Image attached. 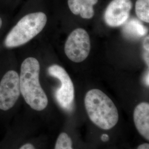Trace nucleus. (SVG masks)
I'll return each instance as SVG.
<instances>
[{"instance_id":"f03ea898","label":"nucleus","mask_w":149,"mask_h":149,"mask_svg":"<svg viewBox=\"0 0 149 149\" xmlns=\"http://www.w3.org/2000/svg\"><path fill=\"white\" fill-rule=\"evenodd\" d=\"M85 106L91 120L99 128L109 130L117 124L119 114L117 107L100 90L92 89L87 92Z\"/></svg>"},{"instance_id":"f3484780","label":"nucleus","mask_w":149,"mask_h":149,"mask_svg":"<svg viewBox=\"0 0 149 149\" xmlns=\"http://www.w3.org/2000/svg\"><path fill=\"white\" fill-rule=\"evenodd\" d=\"M2 19L0 18V29H1V28L2 27Z\"/></svg>"},{"instance_id":"7ed1b4c3","label":"nucleus","mask_w":149,"mask_h":149,"mask_svg":"<svg viewBox=\"0 0 149 149\" xmlns=\"http://www.w3.org/2000/svg\"><path fill=\"white\" fill-rule=\"evenodd\" d=\"M47 17L42 12L24 16L8 33L4 42L6 47L16 48L29 42L45 26Z\"/></svg>"},{"instance_id":"f257e3e1","label":"nucleus","mask_w":149,"mask_h":149,"mask_svg":"<svg viewBox=\"0 0 149 149\" xmlns=\"http://www.w3.org/2000/svg\"><path fill=\"white\" fill-rule=\"evenodd\" d=\"M40 64L34 58H28L22 63L19 76L21 93L33 109L41 111L48 106V99L39 82Z\"/></svg>"},{"instance_id":"9d476101","label":"nucleus","mask_w":149,"mask_h":149,"mask_svg":"<svg viewBox=\"0 0 149 149\" xmlns=\"http://www.w3.org/2000/svg\"><path fill=\"white\" fill-rule=\"evenodd\" d=\"M135 13L139 18L145 23H149V0H137L135 6Z\"/></svg>"},{"instance_id":"f8f14e48","label":"nucleus","mask_w":149,"mask_h":149,"mask_svg":"<svg viewBox=\"0 0 149 149\" xmlns=\"http://www.w3.org/2000/svg\"><path fill=\"white\" fill-rule=\"evenodd\" d=\"M55 149H73L72 140L66 133H61L59 135Z\"/></svg>"},{"instance_id":"ddd939ff","label":"nucleus","mask_w":149,"mask_h":149,"mask_svg":"<svg viewBox=\"0 0 149 149\" xmlns=\"http://www.w3.org/2000/svg\"><path fill=\"white\" fill-rule=\"evenodd\" d=\"M19 149H36L35 148V147L31 144H24L23 146H22Z\"/></svg>"},{"instance_id":"0eeeda50","label":"nucleus","mask_w":149,"mask_h":149,"mask_svg":"<svg viewBox=\"0 0 149 149\" xmlns=\"http://www.w3.org/2000/svg\"><path fill=\"white\" fill-rule=\"evenodd\" d=\"M133 3L131 0H112L107 7L104 21L111 27L120 26L129 17Z\"/></svg>"},{"instance_id":"423d86ee","label":"nucleus","mask_w":149,"mask_h":149,"mask_svg":"<svg viewBox=\"0 0 149 149\" xmlns=\"http://www.w3.org/2000/svg\"><path fill=\"white\" fill-rule=\"evenodd\" d=\"M48 71L49 74L61 82V87L56 92L59 104L65 109H69L74 98V87L69 75L63 67L56 64L49 66Z\"/></svg>"},{"instance_id":"1a4fd4ad","label":"nucleus","mask_w":149,"mask_h":149,"mask_svg":"<svg viewBox=\"0 0 149 149\" xmlns=\"http://www.w3.org/2000/svg\"><path fill=\"white\" fill-rule=\"evenodd\" d=\"M98 0H68V4L71 12L84 19H91L95 15L93 6Z\"/></svg>"},{"instance_id":"9b49d317","label":"nucleus","mask_w":149,"mask_h":149,"mask_svg":"<svg viewBox=\"0 0 149 149\" xmlns=\"http://www.w3.org/2000/svg\"><path fill=\"white\" fill-rule=\"evenodd\" d=\"M126 29V33H129L132 35V33L133 32V36L136 37H141L144 36L146 32L145 28H144L143 25L139 22L137 21L136 19H132L130 22H129L127 23Z\"/></svg>"},{"instance_id":"4468645a","label":"nucleus","mask_w":149,"mask_h":149,"mask_svg":"<svg viewBox=\"0 0 149 149\" xmlns=\"http://www.w3.org/2000/svg\"><path fill=\"white\" fill-rule=\"evenodd\" d=\"M144 48L148 51H149V37L145 38L144 43Z\"/></svg>"},{"instance_id":"39448f33","label":"nucleus","mask_w":149,"mask_h":149,"mask_svg":"<svg viewBox=\"0 0 149 149\" xmlns=\"http://www.w3.org/2000/svg\"><path fill=\"white\" fill-rule=\"evenodd\" d=\"M20 94L19 76L15 71H8L0 82V110L10 109L16 104Z\"/></svg>"},{"instance_id":"6e6552de","label":"nucleus","mask_w":149,"mask_h":149,"mask_svg":"<svg viewBox=\"0 0 149 149\" xmlns=\"http://www.w3.org/2000/svg\"><path fill=\"white\" fill-rule=\"evenodd\" d=\"M134 122L140 134L147 140H149V104L141 102L135 108Z\"/></svg>"},{"instance_id":"dca6fc26","label":"nucleus","mask_w":149,"mask_h":149,"mask_svg":"<svg viewBox=\"0 0 149 149\" xmlns=\"http://www.w3.org/2000/svg\"><path fill=\"white\" fill-rule=\"evenodd\" d=\"M108 138H109V137H108V135L107 134H103L102 135V140L103 141H106L108 140Z\"/></svg>"},{"instance_id":"20e7f679","label":"nucleus","mask_w":149,"mask_h":149,"mask_svg":"<svg viewBox=\"0 0 149 149\" xmlns=\"http://www.w3.org/2000/svg\"><path fill=\"white\" fill-rule=\"evenodd\" d=\"M91 50L90 36L83 28H77L70 33L65 44L64 50L69 59L81 63L88 57Z\"/></svg>"},{"instance_id":"2eb2a0df","label":"nucleus","mask_w":149,"mask_h":149,"mask_svg":"<svg viewBox=\"0 0 149 149\" xmlns=\"http://www.w3.org/2000/svg\"><path fill=\"white\" fill-rule=\"evenodd\" d=\"M138 149H149V144L148 143H144L139 145Z\"/></svg>"}]
</instances>
